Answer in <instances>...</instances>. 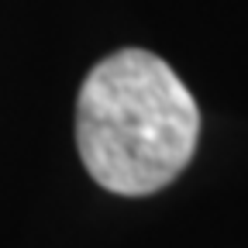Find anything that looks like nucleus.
<instances>
[{
    "label": "nucleus",
    "mask_w": 248,
    "mask_h": 248,
    "mask_svg": "<svg viewBox=\"0 0 248 248\" xmlns=\"http://www.w3.org/2000/svg\"><path fill=\"white\" fill-rule=\"evenodd\" d=\"M200 110L166 59L121 48L90 69L76 97V148L86 172L121 197L169 186L193 159Z\"/></svg>",
    "instance_id": "f257e3e1"
}]
</instances>
